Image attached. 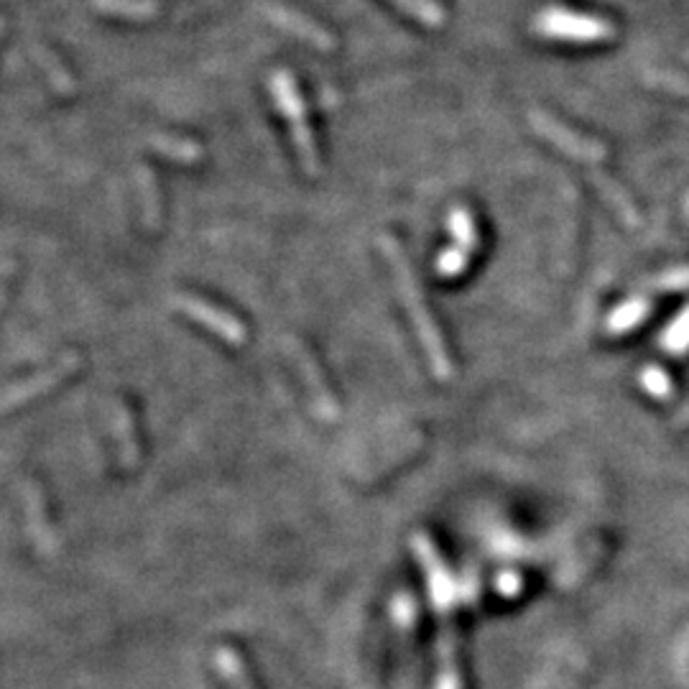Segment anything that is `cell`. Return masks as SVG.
I'll return each mask as SVG.
<instances>
[{"instance_id": "ac0fdd59", "label": "cell", "mask_w": 689, "mask_h": 689, "mask_svg": "<svg viewBox=\"0 0 689 689\" xmlns=\"http://www.w3.org/2000/svg\"><path fill=\"white\" fill-rule=\"evenodd\" d=\"M661 345L664 350L674 355H682L689 350V304L684 307V312L674 319L672 325L667 327L664 337H661Z\"/></svg>"}, {"instance_id": "277c9868", "label": "cell", "mask_w": 689, "mask_h": 689, "mask_svg": "<svg viewBox=\"0 0 689 689\" xmlns=\"http://www.w3.org/2000/svg\"><path fill=\"white\" fill-rule=\"evenodd\" d=\"M534 31L544 39L572 41V44H590L613 36V26L598 16L567 11V8H544L534 18Z\"/></svg>"}, {"instance_id": "30bf717a", "label": "cell", "mask_w": 689, "mask_h": 689, "mask_svg": "<svg viewBox=\"0 0 689 689\" xmlns=\"http://www.w3.org/2000/svg\"><path fill=\"white\" fill-rule=\"evenodd\" d=\"M21 501L34 541L39 544L41 552H52V549L57 547V534H54V526L52 521H49V513H46L44 493H41L39 485L26 480V483L21 485Z\"/></svg>"}, {"instance_id": "3957f363", "label": "cell", "mask_w": 689, "mask_h": 689, "mask_svg": "<svg viewBox=\"0 0 689 689\" xmlns=\"http://www.w3.org/2000/svg\"><path fill=\"white\" fill-rule=\"evenodd\" d=\"M268 85H271V95H274L276 110H279L281 118L289 123L291 141H294V149H297L299 161H302L304 171L314 177V174L319 171V151H317V143H314L312 126H309L307 105H304L302 90H299L297 80H294L289 72H284V69L274 72Z\"/></svg>"}, {"instance_id": "52a82bcc", "label": "cell", "mask_w": 689, "mask_h": 689, "mask_svg": "<svg viewBox=\"0 0 689 689\" xmlns=\"http://www.w3.org/2000/svg\"><path fill=\"white\" fill-rule=\"evenodd\" d=\"M284 348L289 350V355L294 358V365H297V371H299V376H302L304 386H307L309 393H312L314 404L322 409V414L325 416H335L337 411H340L337 409L335 393H332L330 383H327L325 373H322V365L317 363L312 350H309L297 335H286Z\"/></svg>"}, {"instance_id": "5b68a950", "label": "cell", "mask_w": 689, "mask_h": 689, "mask_svg": "<svg viewBox=\"0 0 689 689\" xmlns=\"http://www.w3.org/2000/svg\"><path fill=\"white\" fill-rule=\"evenodd\" d=\"M171 307L182 312L184 317L192 319V322H197V325L205 327V330H210L212 335L220 337L223 342L233 345V348H240V345L248 342V327L233 312L210 302V299L177 291V294H171Z\"/></svg>"}, {"instance_id": "7c38bea8", "label": "cell", "mask_w": 689, "mask_h": 689, "mask_svg": "<svg viewBox=\"0 0 689 689\" xmlns=\"http://www.w3.org/2000/svg\"><path fill=\"white\" fill-rule=\"evenodd\" d=\"M138 194H141L143 225L154 233L161 225V189L149 166H138Z\"/></svg>"}, {"instance_id": "7a4b0ae2", "label": "cell", "mask_w": 689, "mask_h": 689, "mask_svg": "<svg viewBox=\"0 0 689 689\" xmlns=\"http://www.w3.org/2000/svg\"><path fill=\"white\" fill-rule=\"evenodd\" d=\"M414 552L427 577L429 595H432L434 613L439 618V644H437V684L434 689H462V667L457 656L455 633V595H452V575L447 570L445 557L434 547L427 534L414 539Z\"/></svg>"}, {"instance_id": "6da1fadb", "label": "cell", "mask_w": 689, "mask_h": 689, "mask_svg": "<svg viewBox=\"0 0 689 689\" xmlns=\"http://www.w3.org/2000/svg\"><path fill=\"white\" fill-rule=\"evenodd\" d=\"M378 245H381L383 256H386L388 266H391L393 276H396L401 302H404L406 312L411 317V325L416 330V337H419L424 353H427L429 368H432V373L439 381H450L455 376V363H452V353L445 342V332H442L439 322L434 319L432 309L427 307L424 289L419 284V279H416L409 256L404 253V245L388 233H383L378 238Z\"/></svg>"}, {"instance_id": "d6986e66", "label": "cell", "mask_w": 689, "mask_h": 689, "mask_svg": "<svg viewBox=\"0 0 689 689\" xmlns=\"http://www.w3.org/2000/svg\"><path fill=\"white\" fill-rule=\"evenodd\" d=\"M406 13L422 21L424 26H442L445 21V11L439 6L437 0H396Z\"/></svg>"}, {"instance_id": "8992f818", "label": "cell", "mask_w": 689, "mask_h": 689, "mask_svg": "<svg viewBox=\"0 0 689 689\" xmlns=\"http://www.w3.org/2000/svg\"><path fill=\"white\" fill-rule=\"evenodd\" d=\"M80 365H82V358L77 353L59 355L57 363H52L49 368H44V371L34 373V376L23 378V381L8 386L6 393H3V411L8 414V411L18 409V406H26L29 401L39 399V396L49 393L52 388H57L59 383L67 381L72 373L80 371Z\"/></svg>"}, {"instance_id": "ffe728a7", "label": "cell", "mask_w": 689, "mask_h": 689, "mask_svg": "<svg viewBox=\"0 0 689 689\" xmlns=\"http://www.w3.org/2000/svg\"><path fill=\"white\" fill-rule=\"evenodd\" d=\"M641 386H644V391L649 393V396H654V399L659 401H667L674 393V383L672 378H669V373L656 368V365L644 368V373H641Z\"/></svg>"}, {"instance_id": "9a60e30c", "label": "cell", "mask_w": 689, "mask_h": 689, "mask_svg": "<svg viewBox=\"0 0 689 689\" xmlns=\"http://www.w3.org/2000/svg\"><path fill=\"white\" fill-rule=\"evenodd\" d=\"M100 13H108L115 18H128V21H149L159 13L156 0H92Z\"/></svg>"}, {"instance_id": "4fadbf2b", "label": "cell", "mask_w": 689, "mask_h": 689, "mask_svg": "<svg viewBox=\"0 0 689 689\" xmlns=\"http://www.w3.org/2000/svg\"><path fill=\"white\" fill-rule=\"evenodd\" d=\"M590 179H593V184L598 187V192L603 194V200L608 202L610 207H613L615 212H618V217H621L623 223L626 225H631V228H636L638 225V210H636V205H633L631 200H628V194L623 192L618 184L613 182V179H608L603 174V171H598V169H593L590 171Z\"/></svg>"}, {"instance_id": "5bb4252c", "label": "cell", "mask_w": 689, "mask_h": 689, "mask_svg": "<svg viewBox=\"0 0 689 689\" xmlns=\"http://www.w3.org/2000/svg\"><path fill=\"white\" fill-rule=\"evenodd\" d=\"M450 233L455 238V251L462 253V256L473 258L475 248L480 243V230L475 225L473 212L467 210L465 205H457L455 210L450 212Z\"/></svg>"}, {"instance_id": "e0dca14e", "label": "cell", "mask_w": 689, "mask_h": 689, "mask_svg": "<svg viewBox=\"0 0 689 689\" xmlns=\"http://www.w3.org/2000/svg\"><path fill=\"white\" fill-rule=\"evenodd\" d=\"M649 309H651L649 299H631V302L621 304V307L615 309V312L608 317V332L615 337L626 335V332H631L633 327H638L641 322H644Z\"/></svg>"}, {"instance_id": "8fae6325", "label": "cell", "mask_w": 689, "mask_h": 689, "mask_svg": "<svg viewBox=\"0 0 689 689\" xmlns=\"http://www.w3.org/2000/svg\"><path fill=\"white\" fill-rule=\"evenodd\" d=\"M266 16L271 18L276 26H281L284 31H291V34L299 36V39L309 41V44L317 46V49H330L332 46V36L327 34L322 26H317V23L309 21L307 16H302V13L286 11V8L281 6H266Z\"/></svg>"}, {"instance_id": "ba28073f", "label": "cell", "mask_w": 689, "mask_h": 689, "mask_svg": "<svg viewBox=\"0 0 689 689\" xmlns=\"http://www.w3.org/2000/svg\"><path fill=\"white\" fill-rule=\"evenodd\" d=\"M531 126H534V131L539 133L541 138H547V141L554 143L559 151H564V154L572 156V159L582 161V164H600V161L605 159V149L600 143L570 131V128L562 126L559 120L549 118V115L534 113L531 115Z\"/></svg>"}, {"instance_id": "9c48e42d", "label": "cell", "mask_w": 689, "mask_h": 689, "mask_svg": "<svg viewBox=\"0 0 689 689\" xmlns=\"http://www.w3.org/2000/svg\"><path fill=\"white\" fill-rule=\"evenodd\" d=\"M110 427H113L120 465L131 470L141 460V442H138L136 416L123 399H113V404H110Z\"/></svg>"}, {"instance_id": "2e32d148", "label": "cell", "mask_w": 689, "mask_h": 689, "mask_svg": "<svg viewBox=\"0 0 689 689\" xmlns=\"http://www.w3.org/2000/svg\"><path fill=\"white\" fill-rule=\"evenodd\" d=\"M151 146L159 151L166 159L177 161V164H194L202 159V149L194 141L182 136H166V133H156L151 136Z\"/></svg>"}]
</instances>
